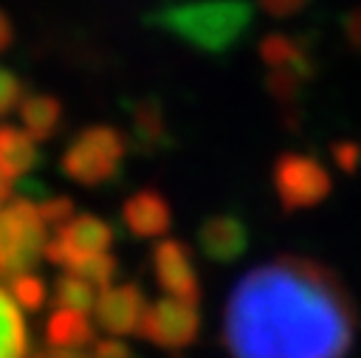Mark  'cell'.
Returning a JSON list of instances; mask_svg holds the SVG:
<instances>
[{
    "mask_svg": "<svg viewBox=\"0 0 361 358\" xmlns=\"http://www.w3.org/2000/svg\"><path fill=\"white\" fill-rule=\"evenodd\" d=\"M355 333L358 310L341 276L302 254L254 265L223 310L228 358H347Z\"/></svg>",
    "mask_w": 361,
    "mask_h": 358,
    "instance_id": "obj_1",
    "label": "cell"
},
{
    "mask_svg": "<svg viewBox=\"0 0 361 358\" xmlns=\"http://www.w3.org/2000/svg\"><path fill=\"white\" fill-rule=\"evenodd\" d=\"M11 42H14V23H11V17L0 8V54L8 51Z\"/></svg>",
    "mask_w": 361,
    "mask_h": 358,
    "instance_id": "obj_26",
    "label": "cell"
},
{
    "mask_svg": "<svg viewBox=\"0 0 361 358\" xmlns=\"http://www.w3.org/2000/svg\"><path fill=\"white\" fill-rule=\"evenodd\" d=\"M96 299H99V288L90 285L87 279L65 271L56 276L54 288H51V302L56 310H73V313H87L93 316V307H96Z\"/></svg>",
    "mask_w": 361,
    "mask_h": 358,
    "instance_id": "obj_16",
    "label": "cell"
},
{
    "mask_svg": "<svg viewBox=\"0 0 361 358\" xmlns=\"http://www.w3.org/2000/svg\"><path fill=\"white\" fill-rule=\"evenodd\" d=\"M37 158H39L37 141L23 127H11V124L0 127V172L8 180H20L23 175H28Z\"/></svg>",
    "mask_w": 361,
    "mask_h": 358,
    "instance_id": "obj_14",
    "label": "cell"
},
{
    "mask_svg": "<svg viewBox=\"0 0 361 358\" xmlns=\"http://www.w3.org/2000/svg\"><path fill=\"white\" fill-rule=\"evenodd\" d=\"M45 341L48 347H65V350H87L99 341L96 321L87 313L73 310H56L45 321Z\"/></svg>",
    "mask_w": 361,
    "mask_h": 358,
    "instance_id": "obj_12",
    "label": "cell"
},
{
    "mask_svg": "<svg viewBox=\"0 0 361 358\" xmlns=\"http://www.w3.org/2000/svg\"><path fill=\"white\" fill-rule=\"evenodd\" d=\"M127 158V141L124 135L110 124H90L79 130L59 161V169L79 186L96 189L110 183Z\"/></svg>",
    "mask_w": 361,
    "mask_h": 358,
    "instance_id": "obj_3",
    "label": "cell"
},
{
    "mask_svg": "<svg viewBox=\"0 0 361 358\" xmlns=\"http://www.w3.org/2000/svg\"><path fill=\"white\" fill-rule=\"evenodd\" d=\"M37 209H39L45 226L54 228V231H56L62 223H68V220L73 217V200H71V197H48V200H42Z\"/></svg>",
    "mask_w": 361,
    "mask_h": 358,
    "instance_id": "obj_21",
    "label": "cell"
},
{
    "mask_svg": "<svg viewBox=\"0 0 361 358\" xmlns=\"http://www.w3.org/2000/svg\"><path fill=\"white\" fill-rule=\"evenodd\" d=\"M149 262H152V276H155L158 288L166 296L200 302L197 265H195V257H192V251H189L186 242L172 240V237H161L152 245Z\"/></svg>",
    "mask_w": 361,
    "mask_h": 358,
    "instance_id": "obj_8",
    "label": "cell"
},
{
    "mask_svg": "<svg viewBox=\"0 0 361 358\" xmlns=\"http://www.w3.org/2000/svg\"><path fill=\"white\" fill-rule=\"evenodd\" d=\"M333 155H336V163L338 166L355 169V163L361 161V147L353 144V141H338V144H333Z\"/></svg>",
    "mask_w": 361,
    "mask_h": 358,
    "instance_id": "obj_23",
    "label": "cell"
},
{
    "mask_svg": "<svg viewBox=\"0 0 361 358\" xmlns=\"http://www.w3.org/2000/svg\"><path fill=\"white\" fill-rule=\"evenodd\" d=\"M257 3L274 17H290L307 6V0H257Z\"/></svg>",
    "mask_w": 361,
    "mask_h": 358,
    "instance_id": "obj_24",
    "label": "cell"
},
{
    "mask_svg": "<svg viewBox=\"0 0 361 358\" xmlns=\"http://www.w3.org/2000/svg\"><path fill=\"white\" fill-rule=\"evenodd\" d=\"M48 237L37 203L6 200L0 206V279L34 271L45 257Z\"/></svg>",
    "mask_w": 361,
    "mask_h": 358,
    "instance_id": "obj_4",
    "label": "cell"
},
{
    "mask_svg": "<svg viewBox=\"0 0 361 358\" xmlns=\"http://www.w3.org/2000/svg\"><path fill=\"white\" fill-rule=\"evenodd\" d=\"M271 186L285 211L316 209L333 189L330 169L305 152H282L271 169Z\"/></svg>",
    "mask_w": 361,
    "mask_h": 358,
    "instance_id": "obj_5",
    "label": "cell"
},
{
    "mask_svg": "<svg viewBox=\"0 0 361 358\" xmlns=\"http://www.w3.org/2000/svg\"><path fill=\"white\" fill-rule=\"evenodd\" d=\"M113 226L99 214H73L62 223L45 245V259L62 268H71L93 254H104L113 248Z\"/></svg>",
    "mask_w": 361,
    "mask_h": 358,
    "instance_id": "obj_7",
    "label": "cell"
},
{
    "mask_svg": "<svg viewBox=\"0 0 361 358\" xmlns=\"http://www.w3.org/2000/svg\"><path fill=\"white\" fill-rule=\"evenodd\" d=\"M147 23L158 31L180 39L183 45L206 54L223 56L251 28V3L245 0H183L169 3L147 14Z\"/></svg>",
    "mask_w": 361,
    "mask_h": 358,
    "instance_id": "obj_2",
    "label": "cell"
},
{
    "mask_svg": "<svg viewBox=\"0 0 361 358\" xmlns=\"http://www.w3.org/2000/svg\"><path fill=\"white\" fill-rule=\"evenodd\" d=\"M23 99H25V93H23L20 76L14 70H8V68L0 65V118L8 116V113H14Z\"/></svg>",
    "mask_w": 361,
    "mask_h": 358,
    "instance_id": "obj_20",
    "label": "cell"
},
{
    "mask_svg": "<svg viewBox=\"0 0 361 358\" xmlns=\"http://www.w3.org/2000/svg\"><path fill=\"white\" fill-rule=\"evenodd\" d=\"M62 101L51 93H34L25 96L17 107L20 116V127L39 144V141H51L59 127H62Z\"/></svg>",
    "mask_w": 361,
    "mask_h": 358,
    "instance_id": "obj_13",
    "label": "cell"
},
{
    "mask_svg": "<svg viewBox=\"0 0 361 358\" xmlns=\"http://www.w3.org/2000/svg\"><path fill=\"white\" fill-rule=\"evenodd\" d=\"M259 56L265 62V68H293L299 73H305L307 79L313 76V62L310 56L305 54V48L285 37V34H271L259 42Z\"/></svg>",
    "mask_w": 361,
    "mask_h": 358,
    "instance_id": "obj_17",
    "label": "cell"
},
{
    "mask_svg": "<svg viewBox=\"0 0 361 358\" xmlns=\"http://www.w3.org/2000/svg\"><path fill=\"white\" fill-rule=\"evenodd\" d=\"M138 335L161 350H169V352L192 347L200 335L197 302L178 299V296H161L158 302H149Z\"/></svg>",
    "mask_w": 361,
    "mask_h": 358,
    "instance_id": "obj_6",
    "label": "cell"
},
{
    "mask_svg": "<svg viewBox=\"0 0 361 358\" xmlns=\"http://www.w3.org/2000/svg\"><path fill=\"white\" fill-rule=\"evenodd\" d=\"M121 220L141 240H161L172 226V206L158 189H138L121 206Z\"/></svg>",
    "mask_w": 361,
    "mask_h": 358,
    "instance_id": "obj_11",
    "label": "cell"
},
{
    "mask_svg": "<svg viewBox=\"0 0 361 358\" xmlns=\"http://www.w3.org/2000/svg\"><path fill=\"white\" fill-rule=\"evenodd\" d=\"M344 34H347V42L361 51V6H355L347 17H344Z\"/></svg>",
    "mask_w": 361,
    "mask_h": 358,
    "instance_id": "obj_25",
    "label": "cell"
},
{
    "mask_svg": "<svg viewBox=\"0 0 361 358\" xmlns=\"http://www.w3.org/2000/svg\"><path fill=\"white\" fill-rule=\"evenodd\" d=\"M8 293L14 296V302L23 310H42L45 302L51 299V290H48L45 279L39 273H34V271L20 273V276H11L8 279Z\"/></svg>",
    "mask_w": 361,
    "mask_h": 358,
    "instance_id": "obj_18",
    "label": "cell"
},
{
    "mask_svg": "<svg viewBox=\"0 0 361 358\" xmlns=\"http://www.w3.org/2000/svg\"><path fill=\"white\" fill-rule=\"evenodd\" d=\"M11 186H14V180H8V178L0 172V206H3L6 200H11Z\"/></svg>",
    "mask_w": 361,
    "mask_h": 358,
    "instance_id": "obj_27",
    "label": "cell"
},
{
    "mask_svg": "<svg viewBox=\"0 0 361 358\" xmlns=\"http://www.w3.org/2000/svg\"><path fill=\"white\" fill-rule=\"evenodd\" d=\"M65 271L87 279L90 285H96L102 290V288H110L116 282V276H118V259L110 251H104V254H93V257H87V259L65 268Z\"/></svg>",
    "mask_w": 361,
    "mask_h": 358,
    "instance_id": "obj_19",
    "label": "cell"
},
{
    "mask_svg": "<svg viewBox=\"0 0 361 358\" xmlns=\"http://www.w3.org/2000/svg\"><path fill=\"white\" fill-rule=\"evenodd\" d=\"M147 307H149V302L138 285H133V282L110 285V288L99 290V299L93 307V321L107 335L127 338V335L141 333Z\"/></svg>",
    "mask_w": 361,
    "mask_h": 358,
    "instance_id": "obj_9",
    "label": "cell"
},
{
    "mask_svg": "<svg viewBox=\"0 0 361 358\" xmlns=\"http://www.w3.org/2000/svg\"><path fill=\"white\" fill-rule=\"evenodd\" d=\"M93 358H135V355L121 338L110 335V338H99L93 344Z\"/></svg>",
    "mask_w": 361,
    "mask_h": 358,
    "instance_id": "obj_22",
    "label": "cell"
},
{
    "mask_svg": "<svg viewBox=\"0 0 361 358\" xmlns=\"http://www.w3.org/2000/svg\"><path fill=\"white\" fill-rule=\"evenodd\" d=\"M0 358H28V327L6 288H0Z\"/></svg>",
    "mask_w": 361,
    "mask_h": 358,
    "instance_id": "obj_15",
    "label": "cell"
},
{
    "mask_svg": "<svg viewBox=\"0 0 361 358\" xmlns=\"http://www.w3.org/2000/svg\"><path fill=\"white\" fill-rule=\"evenodd\" d=\"M248 248V226L237 214H212L197 228V251L214 262L228 265Z\"/></svg>",
    "mask_w": 361,
    "mask_h": 358,
    "instance_id": "obj_10",
    "label": "cell"
}]
</instances>
